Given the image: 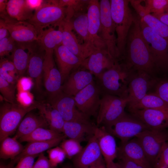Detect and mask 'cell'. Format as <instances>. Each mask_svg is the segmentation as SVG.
<instances>
[{
	"label": "cell",
	"instance_id": "obj_1",
	"mask_svg": "<svg viewBox=\"0 0 168 168\" xmlns=\"http://www.w3.org/2000/svg\"><path fill=\"white\" fill-rule=\"evenodd\" d=\"M140 18L135 16L126 42V64L135 71H142L152 75L156 69L148 44L140 25Z\"/></svg>",
	"mask_w": 168,
	"mask_h": 168
},
{
	"label": "cell",
	"instance_id": "obj_2",
	"mask_svg": "<svg viewBox=\"0 0 168 168\" xmlns=\"http://www.w3.org/2000/svg\"><path fill=\"white\" fill-rule=\"evenodd\" d=\"M135 71L125 64H119L118 62L96 77L102 95L128 98L129 82Z\"/></svg>",
	"mask_w": 168,
	"mask_h": 168
},
{
	"label": "cell",
	"instance_id": "obj_3",
	"mask_svg": "<svg viewBox=\"0 0 168 168\" xmlns=\"http://www.w3.org/2000/svg\"><path fill=\"white\" fill-rule=\"evenodd\" d=\"M110 1L111 17L117 35V46L122 58L125 57L127 39L135 16L129 6V0Z\"/></svg>",
	"mask_w": 168,
	"mask_h": 168
},
{
	"label": "cell",
	"instance_id": "obj_4",
	"mask_svg": "<svg viewBox=\"0 0 168 168\" xmlns=\"http://www.w3.org/2000/svg\"><path fill=\"white\" fill-rule=\"evenodd\" d=\"M66 18V8L59 5L58 0H47L44 1L27 21L34 26L38 35L47 27L58 26Z\"/></svg>",
	"mask_w": 168,
	"mask_h": 168
},
{
	"label": "cell",
	"instance_id": "obj_5",
	"mask_svg": "<svg viewBox=\"0 0 168 168\" xmlns=\"http://www.w3.org/2000/svg\"><path fill=\"white\" fill-rule=\"evenodd\" d=\"M37 108V104L28 107L20 104L6 101L0 107V141L9 137L16 130L24 116L32 110Z\"/></svg>",
	"mask_w": 168,
	"mask_h": 168
},
{
	"label": "cell",
	"instance_id": "obj_6",
	"mask_svg": "<svg viewBox=\"0 0 168 168\" xmlns=\"http://www.w3.org/2000/svg\"><path fill=\"white\" fill-rule=\"evenodd\" d=\"M128 103V98L102 95L97 115V125L103 124L107 129L110 128L125 113Z\"/></svg>",
	"mask_w": 168,
	"mask_h": 168
},
{
	"label": "cell",
	"instance_id": "obj_7",
	"mask_svg": "<svg viewBox=\"0 0 168 168\" xmlns=\"http://www.w3.org/2000/svg\"><path fill=\"white\" fill-rule=\"evenodd\" d=\"M99 2L100 24L99 35L105 44L110 56L118 62L121 58L117 46L115 27L111 17L110 1L100 0Z\"/></svg>",
	"mask_w": 168,
	"mask_h": 168
},
{
	"label": "cell",
	"instance_id": "obj_8",
	"mask_svg": "<svg viewBox=\"0 0 168 168\" xmlns=\"http://www.w3.org/2000/svg\"><path fill=\"white\" fill-rule=\"evenodd\" d=\"M143 35L148 45L157 70H168V41L140 20Z\"/></svg>",
	"mask_w": 168,
	"mask_h": 168
},
{
	"label": "cell",
	"instance_id": "obj_9",
	"mask_svg": "<svg viewBox=\"0 0 168 168\" xmlns=\"http://www.w3.org/2000/svg\"><path fill=\"white\" fill-rule=\"evenodd\" d=\"M167 129H148L135 137L142 146L152 167L164 145L168 141Z\"/></svg>",
	"mask_w": 168,
	"mask_h": 168
},
{
	"label": "cell",
	"instance_id": "obj_10",
	"mask_svg": "<svg viewBox=\"0 0 168 168\" xmlns=\"http://www.w3.org/2000/svg\"><path fill=\"white\" fill-rule=\"evenodd\" d=\"M49 104L59 112L65 121L91 122L90 117L77 108L74 96L67 95L62 91L50 96Z\"/></svg>",
	"mask_w": 168,
	"mask_h": 168
},
{
	"label": "cell",
	"instance_id": "obj_11",
	"mask_svg": "<svg viewBox=\"0 0 168 168\" xmlns=\"http://www.w3.org/2000/svg\"><path fill=\"white\" fill-rule=\"evenodd\" d=\"M102 94L94 80L74 96L76 106L82 112L90 117L97 115Z\"/></svg>",
	"mask_w": 168,
	"mask_h": 168
},
{
	"label": "cell",
	"instance_id": "obj_12",
	"mask_svg": "<svg viewBox=\"0 0 168 168\" xmlns=\"http://www.w3.org/2000/svg\"><path fill=\"white\" fill-rule=\"evenodd\" d=\"M148 129H150L140 120L125 113L110 128L106 129L113 136L119 138L123 144Z\"/></svg>",
	"mask_w": 168,
	"mask_h": 168
},
{
	"label": "cell",
	"instance_id": "obj_13",
	"mask_svg": "<svg viewBox=\"0 0 168 168\" xmlns=\"http://www.w3.org/2000/svg\"><path fill=\"white\" fill-rule=\"evenodd\" d=\"M133 72L128 88V109L138 103L147 94L148 91L156 83L152 75L142 71Z\"/></svg>",
	"mask_w": 168,
	"mask_h": 168
},
{
	"label": "cell",
	"instance_id": "obj_14",
	"mask_svg": "<svg viewBox=\"0 0 168 168\" xmlns=\"http://www.w3.org/2000/svg\"><path fill=\"white\" fill-rule=\"evenodd\" d=\"M58 27L62 33V44L82 61L98 49L89 44H81L79 43L74 33L70 21L64 20L60 23Z\"/></svg>",
	"mask_w": 168,
	"mask_h": 168
},
{
	"label": "cell",
	"instance_id": "obj_15",
	"mask_svg": "<svg viewBox=\"0 0 168 168\" xmlns=\"http://www.w3.org/2000/svg\"><path fill=\"white\" fill-rule=\"evenodd\" d=\"M72 159L74 168H91L105 161L94 134L89 138L81 152Z\"/></svg>",
	"mask_w": 168,
	"mask_h": 168
},
{
	"label": "cell",
	"instance_id": "obj_16",
	"mask_svg": "<svg viewBox=\"0 0 168 168\" xmlns=\"http://www.w3.org/2000/svg\"><path fill=\"white\" fill-rule=\"evenodd\" d=\"M54 52H45L43 63V75L44 86L50 96L61 91L63 84L61 73L56 67L54 59Z\"/></svg>",
	"mask_w": 168,
	"mask_h": 168
},
{
	"label": "cell",
	"instance_id": "obj_17",
	"mask_svg": "<svg viewBox=\"0 0 168 168\" xmlns=\"http://www.w3.org/2000/svg\"><path fill=\"white\" fill-rule=\"evenodd\" d=\"M89 43L98 49H106V46L99 35L100 26V2L90 0L87 9Z\"/></svg>",
	"mask_w": 168,
	"mask_h": 168
},
{
	"label": "cell",
	"instance_id": "obj_18",
	"mask_svg": "<svg viewBox=\"0 0 168 168\" xmlns=\"http://www.w3.org/2000/svg\"><path fill=\"white\" fill-rule=\"evenodd\" d=\"M118 62L107 50L97 49L82 61L80 67L88 71L96 77Z\"/></svg>",
	"mask_w": 168,
	"mask_h": 168
},
{
	"label": "cell",
	"instance_id": "obj_19",
	"mask_svg": "<svg viewBox=\"0 0 168 168\" xmlns=\"http://www.w3.org/2000/svg\"><path fill=\"white\" fill-rule=\"evenodd\" d=\"M54 52L63 84L72 72L80 67L82 60L63 44L57 47Z\"/></svg>",
	"mask_w": 168,
	"mask_h": 168
},
{
	"label": "cell",
	"instance_id": "obj_20",
	"mask_svg": "<svg viewBox=\"0 0 168 168\" xmlns=\"http://www.w3.org/2000/svg\"><path fill=\"white\" fill-rule=\"evenodd\" d=\"M149 129H168V111L156 109H142L130 111Z\"/></svg>",
	"mask_w": 168,
	"mask_h": 168
},
{
	"label": "cell",
	"instance_id": "obj_21",
	"mask_svg": "<svg viewBox=\"0 0 168 168\" xmlns=\"http://www.w3.org/2000/svg\"><path fill=\"white\" fill-rule=\"evenodd\" d=\"M94 134L96 136L106 165L114 162L117 157L118 147L114 136L104 126H96Z\"/></svg>",
	"mask_w": 168,
	"mask_h": 168
},
{
	"label": "cell",
	"instance_id": "obj_22",
	"mask_svg": "<svg viewBox=\"0 0 168 168\" xmlns=\"http://www.w3.org/2000/svg\"><path fill=\"white\" fill-rule=\"evenodd\" d=\"M79 68L72 72L63 83L61 90L65 94L74 96L94 80L90 72Z\"/></svg>",
	"mask_w": 168,
	"mask_h": 168
},
{
	"label": "cell",
	"instance_id": "obj_23",
	"mask_svg": "<svg viewBox=\"0 0 168 168\" xmlns=\"http://www.w3.org/2000/svg\"><path fill=\"white\" fill-rule=\"evenodd\" d=\"M117 157L119 159H129L144 168H152L142 146L136 137L122 144L118 147Z\"/></svg>",
	"mask_w": 168,
	"mask_h": 168
},
{
	"label": "cell",
	"instance_id": "obj_24",
	"mask_svg": "<svg viewBox=\"0 0 168 168\" xmlns=\"http://www.w3.org/2000/svg\"><path fill=\"white\" fill-rule=\"evenodd\" d=\"M4 20L10 36L15 41L27 42L37 40L38 35L36 30L27 21H13L8 19Z\"/></svg>",
	"mask_w": 168,
	"mask_h": 168
},
{
	"label": "cell",
	"instance_id": "obj_25",
	"mask_svg": "<svg viewBox=\"0 0 168 168\" xmlns=\"http://www.w3.org/2000/svg\"><path fill=\"white\" fill-rule=\"evenodd\" d=\"M96 127L91 122L65 121L62 133L66 137L75 139L81 142L85 139L86 136H91L94 134Z\"/></svg>",
	"mask_w": 168,
	"mask_h": 168
},
{
	"label": "cell",
	"instance_id": "obj_26",
	"mask_svg": "<svg viewBox=\"0 0 168 168\" xmlns=\"http://www.w3.org/2000/svg\"><path fill=\"white\" fill-rule=\"evenodd\" d=\"M48 126L43 117L28 113L19 124L13 137L16 139L26 136L40 128H47Z\"/></svg>",
	"mask_w": 168,
	"mask_h": 168
},
{
	"label": "cell",
	"instance_id": "obj_27",
	"mask_svg": "<svg viewBox=\"0 0 168 168\" xmlns=\"http://www.w3.org/2000/svg\"><path fill=\"white\" fill-rule=\"evenodd\" d=\"M63 34L58 28L56 30L50 27L45 29L38 35L37 41L40 48L45 51H54L58 47L62 44Z\"/></svg>",
	"mask_w": 168,
	"mask_h": 168
},
{
	"label": "cell",
	"instance_id": "obj_28",
	"mask_svg": "<svg viewBox=\"0 0 168 168\" xmlns=\"http://www.w3.org/2000/svg\"><path fill=\"white\" fill-rule=\"evenodd\" d=\"M37 108L47 124L49 129L62 133L65 121L59 112L49 103L37 104Z\"/></svg>",
	"mask_w": 168,
	"mask_h": 168
},
{
	"label": "cell",
	"instance_id": "obj_29",
	"mask_svg": "<svg viewBox=\"0 0 168 168\" xmlns=\"http://www.w3.org/2000/svg\"><path fill=\"white\" fill-rule=\"evenodd\" d=\"M66 138L63 135L51 140L28 142L24 147L22 152L13 161L18 162L21 158L27 155H39L45 151L56 147Z\"/></svg>",
	"mask_w": 168,
	"mask_h": 168
},
{
	"label": "cell",
	"instance_id": "obj_30",
	"mask_svg": "<svg viewBox=\"0 0 168 168\" xmlns=\"http://www.w3.org/2000/svg\"><path fill=\"white\" fill-rule=\"evenodd\" d=\"M6 10L10 17L18 21H27L33 15L25 0L8 1Z\"/></svg>",
	"mask_w": 168,
	"mask_h": 168
},
{
	"label": "cell",
	"instance_id": "obj_31",
	"mask_svg": "<svg viewBox=\"0 0 168 168\" xmlns=\"http://www.w3.org/2000/svg\"><path fill=\"white\" fill-rule=\"evenodd\" d=\"M44 59V56L31 52L27 68L28 74L34 81L35 88L39 91H40L41 89Z\"/></svg>",
	"mask_w": 168,
	"mask_h": 168
},
{
	"label": "cell",
	"instance_id": "obj_32",
	"mask_svg": "<svg viewBox=\"0 0 168 168\" xmlns=\"http://www.w3.org/2000/svg\"><path fill=\"white\" fill-rule=\"evenodd\" d=\"M1 142L0 157L14 160L22 152L24 147L17 139L8 137Z\"/></svg>",
	"mask_w": 168,
	"mask_h": 168
},
{
	"label": "cell",
	"instance_id": "obj_33",
	"mask_svg": "<svg viewBox=\"0 0 168 168\" xmlns=\"http://www.w3.org/2000/svg\"><path fill=\"white\" fill-rule=\"evenodd\" d=\"M156 109L168 111V105L160 96L154 93L147 94L130 111L142 109Z\"/></svg>",
	"mask_w": 168,
	"mask_h": 168
},
{
	"label": "cell",
	"instance_id": "obj_34",
	"mask_svg": "<svg viewBox=\"0 0 168 168\" xmlns=\"http://www.w3.org/2000/svg\"><path fill=\"white\" fill-rule=\"evenodd\" d=\"M70 21L73 30L83 41V44H89L87 12H82L76 14Z\"/></svg>",
	"mask_w": 168,
	"mask_h": 168
},
{
	"label": "cell",
	"instance_id": "obj_35",
	"mask_svg": "<svg viewBox=\"0 0 168 168\" xmlns=\"http://www.w3.org/2000/svg\"><path fill=\"white\" fill-rule=\"evenodd\" d=\"M63 135V133H59L50 129L40 128L19 139L20 142L44 141L52 140Z\"/></svg>",
	"mask_w": 168,
	"mask_h": 168
},
{
	"label": "cell",
	"instance_id": "obj_36",
	"mask_svg": "<svg viewBox=\"0 0 168 168\" xmlns=\"http://www.w3.org/2000/svg\"><path fill=\"white\" fill-rule=\"evenodd\" d=\"M31 53L30 49L26 51L25 48L19 47H16L12 54V62L18 77L22 76L27 69Z\"/></svg>",
	"mask_w": 168,
	"mask_h": 168
},
{
	"label": "cell",
	"instance_id": "obj_37",
	"mask_svg": "<svg viewBox=\"0 0 168 168\" xmlns=\"http://www.w3.org/2000/svg\"><path fill=\"white\" fill-rule=\"evenodd\" d=\"M89 0H58L59 4L66 8V20L70 21L76 14L87 12Z\"/></svg>",
	"mask_w": 168,
	"mask_h": 168
},
{
	"label": "cell",
	"instance_id": "obj_38",
	"mask_svg": "<svg viewBox=\"0 0 168 168\" xmlns=\"http://www.w3.org/2000/svg\"><path fill=\"white\" fill-rule=\"evenodd\" d=\"M140 20L161 36L168 41V26L152 15L149 14Z\"/></svg>",
	"mask_w": 168,
	"mask_h": 168
},
{
	"label": "cell",
	"instance_id": "obj_39",
	"mask_svg": "<svg viewBox=\"0 0 168 168\" xmlns=\"http://www.w3.org/2000/svg\"><path fill=\"white\" fill-rule=\"evenodd\" d=\"M60 147L65 152L66 157L73 158L82 150L83 147L79 141L74 139H64L60 143Z\"/></svg>",
	"mask_w": 168,
	"mask_h": 168
},
{
	"label": "cell",
	"instance_id": "obj_40",
	"mask_svg": "<svg viewBox=\"0 0 168 168\" xmlns=\"http://www.w3.org/2000/svg\"><path fill=\"white\" fill-rule=\"evenodd\" d=\"M15 86L0 77V91L4 99L7 102L15 103Z\"/></svg>",
	"mask_w": 168,
	"mask_h": 168
},
{
	"label": "cell",
	"instance_id": "obj_41",
	"mask_svg": "<svg viewBox=\"0 0 168 168\" xmlns=\"http://www.w3.org/2000/svg\"><path fill=\"white\" fill-rule=\"evenodd\" d=\"M47 152L50 162L55 167L63 162L66 157L65 152L60 146L51 148L47 151Z\"/></svg>",
	"mask_w": 168,
	"mask_h": 168
},
{
	"label": "cell",
	"instance_id": "obj_42",
	"mask_svg": "<svg viewBox=\"0 0 168 168\" xmlns=\"http://www.w3.org/2000/svg\"><path fill=\"white\" fill-rule=\"evenodd\" d=\"M146 2L150 14L162 13L168 7V0H146Z\"/></svg>",
	"mask_w": 168,
	"mask_h": 168
},
{
	"label": "cell",
	"instance_id": "obj_43",
	"mask_svg": "<svg viewBox=\"0 0 168 168\" xmlns=\"http://www.w3.org/2000/svg\"><path fill=\"white\" fill-rule=\"evenodd\" d=\"M15 41L10 37H8L0 40V56L1 57L12 54L16 47Z\"/></svg>",
	"mask_w": 168,
	"mask_h": 168
},
{
	"label": "cell",
	"instance_id": "obj_44",
	"mask_svg": "<svg viewBox=\"0 0 168 168\" xmlns=\"http://www.w3.org/2000/svg\"><path fill=\"white\" fill-rule=\"evenodd\" d=\"M152 168H168V141L164 145Z\"/></svg>",
	"mask_w": 168,
	"mask_h": 168
},
{
	"label": "cell",
	"instance_id": "obj_45",
	"mask_svg": "<svg viewBox=\"0 0 168 168\" xmlns=\"http://www.w3.org/2000/svg\"><path fill=\"white\" fill-rule=\"evenodd\" d=\"M129 3L140 19L147 15L150 14L146 0H129Z\"/></svg>",
	"mask_w": 168,
	"mask_h": 168
},
{
	"label": "cell",
	"instance_id": "obj_46",
	"mask_svg": "<svg viewBox=\"0 0 168 168\" xmlns=\"http://www.w3.org/2000/svg\"><path fill=\"white\" fill-rule=\"evenodd\" d=\"M154 93L168 105V80H162L158 82Z\"/></svg>",
	"mask_w": 168,
	"mask_h": 168
},
{
	"label": "cell",
	"instance_id": "obj_47",
	"mask_svg": "<svg viewBox=\"0 0 168 168\" xmlns=\"http://www.w3.org/2000/svg\"><path fill=\"white\" fill-rule=\"evenodd\" d=\"M38 155H27L21 158L13 168H32L35 158Z\"/></svg>",
	"mask_w": 168,
	"mask_h": 168
},
{
	"label": "cell",
	"instance_id": "obj_48",
	"mask_svg": "<svg viewBox=\"0 0 168 168\" xmlns=\"http://www.w3.org/2000/svg\"><path fill=\"white\" fill-rule=\"evenodd\" d=\"M51 164L49 159L43 152L39 154L32 168H55Z\"/></svg>",
	"mask_w": 168,
	"mask_h": 168
},
{
	"label": "cell",
	"instance_id": "obj_49",
	"mask_svg": "<svg viewBox=\"0 0 168 168\" xmlns=\"http://www.w3.org/2000/svg\"><path fill=\"white\" fill-rule=\"evenodd\" d=\"M28 91H21L18 95V98L20 105L25 107H28L33 104H32V99L30 94Z\"/></svg>",
	"mask_w": 168,
	"mask_h": 168
},
{
	"label": "cell",
	"instance_id": "obj_50",
	"mask_svg": "<svg viewBox=\"0 0 168 168\" xmlns=\"http://www.w3.org/2000/svg\"><path fill=\"white\" fill-rule=\"evenodd\" d=\"M0 68L13 75L15 76L16 74L17 75L15 67L12 61L6 59H1Z\"/></svg>",
	"mask_w": 168,
	"mask_h": 168
},
{
	"label": "cell",
	"instance_id": "obj_51",
	"mask_svg": "<svg viewBox=\"0 0 168 168\" xmlns=\"http://www.w3.org/2000/svg\"><path fill=\"white\" fill-rule=\"evenodd\" d=\"M118 163L120 168H137L138 165L134 161L127 158L119 159Z\"/></svg>",
	"mask_w": 168,
	"mask_h": 168
},
{
	"label": "cell",
	"instance_id": "obj_52",
	"mask_svg": "<svg viewBox=\"0 0 168 168\" xmlns=\"http://www.w3.org/2000/svg\"><path fill=\"white\" fill-rule=\"evenodd\" d=\"M0 77L11 84H14L16 81V76L13 75L0 68Z\"/></svg>",
	"mask_w": 168,
	"mask_h": 168
},
{
	"label": "cell",
	"instance_id": "obj_53",
	"mask_svg": "<svg viewBox=\"0 0 168 168\" xmlns=\"http://www.w3.org/2000/svg\"><path fill=\"white\" fill-rule=\"evenodd\" d=\"M43 0H26V2L28 7L31 10L35 11L38 9L41 6Z\"/></svg>",
	"mask_w": 168,
	"mask_h": 168
},
{
	"label": "cell",
	"instance_id": "obj_54",
	"mask_svg": "<svg viewBox=\"0 0 168 168\" xmlns=\"http://www.w3.org/2000/svg\"><path fill=\"white\" fill-rule=\"evenodd\" d=\"M20 85L24 91H28L31 88L32 82L31 79L27 77H23L20 80Z\"/></svg>",
	"mask_w": 168,
	"mask_h": 168
},
{
	"label": "cell",
	"instance_id": "obj_55",
	"mask_svg": "<svg viewBox=\"0 0 168 168\" xmlns=\"http://www.w3.org/2000/svg\"><path fill=\"white\" fill-rule=\"evenodd\" d=\"M9 33V32L5 21L1 19L0 20V40L8 37Z\"/></svg>",
	"mask_w": 168,
	"mask_h": 168
},
{
	"label": "cell",
	"instance_id": "obj_56",
	"mask_svg": "<svg viewBox=\"0 0 168 168\" xmlns=\"http://www.w3.org/2000/svg\"><path fill=\"white\" fill-rule=\"evenodd\" d=\"M151 14L162 23L168 26V11L165 12L160 14Z\"/></svg>",
	"mask_w": 168,
	"mask_h": 168
},
{
	"label": "cell",
	"instance_id": "obj_57",
	"mask_svg": "<svg viewBox=\"0 0 168 168\" xmlns=\"http://www.w3.org/2000/svg\"><path fill=\"white\" fill-rule=\"evenodd\" d=\"M5 0H0V12L1 14L4 13L6 10L7 3L8 1Z\"/></svg>",
	"mask_w": 168,
	"mask_h": 168
},
{
	"label": "cell",
	"instance_id": "obj_58",
	"mask_svg": "<svg viewBox=\"0 0 168 168\" xmlns=\"http://www.w3.org/2000/svg\"><path fill=\"white\" fill-rule=\"evenodd\" d=\"M14 161L12 162L7 164H5L1 163L0 165V168H14Z\"/></svg>",
	"mask_w": 168,
	"mask_h": 168
},
{
	"label": "cell",
	"instance_id": "obj_59",
	"mask_svg": "<svg viewBox=\"0 0 168 168\" xmlns=\"http://www.w3.org/2000/svg\"><path fill=\"white\" fill-rule=\"evenodd\" d=\"M105 168H120L118 163H115L114 161L108 165H106Z\"/></svg>",
	"mask_w": 168,
	"mask_h": 168
},
{
	"label": "cell",
	"instance_id": "obj_60",
	"mask_svg": "<svg viewBox=\"0 0 168 168\" xmlns=\"http://www.w3.org/2000/svg\"><path fill=\"white\" fill-rule=\"evenodd\" d=\"M106 164L105 161H104L100 164L91 168H105Z\"/></svg>",
	"mask_w": 168,
	"mask_h": 168
},
{
	"label": "cell",
	"instance_id": "obj_61",
	"mask_svg": "<svg viewBox=\"0 0 168 168\" xmlns=\"http://www.w3.org/2000/svg\"><path fill=\"white\" fill-rule=\"evenodd\" d=\"M62 168H74V167H72L71 166H64Z\"/></svg>",
	"mask_w": 168,
	"mask_h": 168
},
{
	"label": "cell",
	"instance_id": "obj_62",
	"mask_svg": "<svg viewBox=\"0 0 168 168\" xmlns=\"http://www.w3.org/2000/svg\"><path fill=\"white\" fill-rule=\"evenodd\" d=\"M137 168H144L141 166L138 165Z\"/></svg>",
	"mask_w": 168,
	"mask_h": 168
},
{
	"label": "cell",
	"instance_id": "obj_63",
	"mask_svg": "<svg viewBox=\"0 0 168 168\" xmlns=\"http://www.w3.org/2000/svg\"><path fill=\"white\" fill-rule=\"evenodd\" d=\"M166 11H168V8H167V9H166V11L165 12H166Z\"/></svg>",
	"mask_w": 168,
	"mask_h": 168
}]
</instances>
